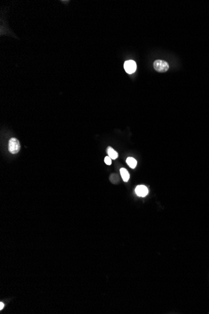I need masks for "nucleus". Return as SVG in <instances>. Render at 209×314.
I'll list each match as a JSON object with an SVG mask.
<instances>
[{
    "label": "nucleus",
    "instance_id": "20e7f679",
    "mask_svg": "<svg viewBox=\"0 0 209 314\" xmlns=\"http://www.w3.org/2000/svg\"><path fill=\"white\" fill-rule=\"evenodd\" d=\"M135 193L138 196L145 197L148 194V188L145 186L140 185L137 186V187L135 188Z\"/></svg>",
    "mask_w": 209,
    "mask_h": 314
},
{
    "label": "nucleus",
    "instance_id": "1a4fd4ad",
    "mask_svg": "<svg viewBox=\"0 0 209 314\" xmlns=\"http://www.w3.org/2000/svg\"><path fill=\"white\" fill-rule=\"evenodd\" d=\"M4 305V304H3V302H1V303H0V310H1L3 309Z\"/></svg>",
    "mask_w": 209,
    "mask_h": 314
},
{
    "label": "nucleus",
    "instance_id": "423d86ee",
    "mask_svg": "<svg viewBox=\"0 0 209 314\" xmlns=\"http://www.w3.org/2000/svg\"><path fill=\"white\" fill-rule=\"evenodd\" d=\"M120 172L123 181L127 182L130 179V174L128 171L125 168H121L120 170Z\"/></svg>",
    "mask_w": 209,
    "mask_h": 314
},
{
    "label": "nucleus",
    "instance_id": "f257e3e1",
    "mask_svg": "<svg viewBox=\"0 0 209 314\" xmlns=\"http://www.w3.org/2000/svg\"><path fill=\"white\" fill-rule=\"evenodd\" d=\"M153 65L155 70L159 73H165L169 69V64L165 60H156L154 61Z\"/></svg>",
    "mask_w": 209,
    "mask_h": 314
},
{
    "label": "nucleus",
    "instance_id": "0eeeda50",
    "mask_svg": "<svg viewBox=\"0 0 209 314\" xmlns=\"http://www.w3.org/2000/svg\"><path fill=\"white\" fill-rule=\"evenodd\" d=\"M126 163H127V164L131 168L134 169V168L136 167L137 164V161L134 158H131V157H129V158H128L127 159H126Z\"/></svg>",
    "mask_w": 209,
    "mask_h": 314
},
{
    "label": "nucleus",
    "instance_id": "f03ea898",
    "mask_svg": "<svg viewBox=\"0 0 209 314\" xmlns=\"http://www.w3.org/2000/svg\"><path fill=\"white\" fill-rule=\"evenodd\" d=\"M21 149L20 142L16 138L13 137L8 142V150L9 152L13 154H17L19 153Z\"/></svg>",
    "mask_w": 209,
    "mask_h": 314
},
{
    "label": "nucleus",
    "instance_id": "6e6552de",
    "mask_svg": "<svg viewBox=\"0 0 209 314\" xmlns=\"http://www.w3.org/2000/svg\"><path fill=\"white\" fill-rule=\"evenodd\" d=\"M105 162L107 165H111L112 164V159L109 156H106L105 158Z\"/></svg>",
    "mask_w": 209,
    "mask_h": 314
},
{
    "label": "nucleus",
    "instance_id": "39448f33",
    "mask_svg": "<svg viewBox=\"0 0 209 314\" xmlns=\"http://www.w3.org/2000/svg\"><path fill=\"white\" fill-rule=\"evenodd\" d=\"M107 154L108 155H109V156L110 157V158L112 159H116L118 157V153L115 150H114L112 147H109L107 148Z\"/></svg>",
    "mask_w": 209,
    "mask_h": 314
},
{
    "label": "nucleus",
    "instance_id": "7ed1b4c3",
    "mask_svg": "<svg viewBox=\"0 0 209 314\" xmlns=\"http://www.w3.org/2000/svg\"><path fill=\"white\" fill-rule=\"evenodd\" d=\"M124 69L126 73L129 74L134 73L137 69V64L134 60H127L124 64Z\"/></svg>",
    "mask_w": 209,
    "mask_h": 314
}]
</instances>
